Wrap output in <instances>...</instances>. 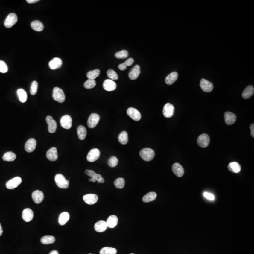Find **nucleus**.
Returning <instances> with one entry per match:
<instances>
[{
	"mask_svg": "<svg viewBox=\"0 0 254 254\" xmlns=\"http://www.w3.org/2000/svg\"><path fill=\"white\" fill-rule=\"evenodd\" d=\"M139 154L143 160L146 162H149L154 158L155 153L152 149L144 148L140 151Z\"/></svg>",
	"mask_w": 254,
	"mask_h": 254,
	"instance_id": "obj_1",
	"label": "nucleus"
},
{
	"mask_svg": "<svg viewBox=\"0 0 254 254\" xmlns=\"http://www.w3.org/2000/svg\"><path fill=\"white\" fill-rule=\"evenodd\" d=\"M55 182L58 187L61 189H67L69 185V182L66 180L63 175L58 174L55 177Z\"/></svg>",
	"mask_w": 254,
	"mask_h": 254,
	"instance_id": "obj_2",
	"label": "nucleus"
},
{
	"mask_svg": "<svg viewBox=\"0 0 254 254\" xmlns=\"http://www.w3.org/2000/svg\"><path fill=\"white\" fill-rule=\"evenodd\" d=\"M85 173L88 176L91 177V178L89 180V182H92L93 183H95L97 181L98 183H102V184L105 182V180L103 178L101 175L96 174L92 170L87 169L85 171Z\"/></svg>",
	"mask_w": 254,
	"mask_h": 254,
	"instance_id": "obj_3",
	"label": "nucleus"
},
{
	"mask_svg": "<svg viewBox=\"0 0 254 254\" xmlns=\"http://www.w3.org/2000/svg\"><path fill=\"white\" fill-rule=\"evenodd\" d=\"M52 97L55 101L60 103L64 102L66 99V97L63 90L58 87H55L53 89Z\"/></svg>",
	"mask_w": 254,
	"mask_h": 254,
	"instance_id": "obj_4",
	"label": "nucleus"
},
{
	"mask_svg": "<svg viewBox=\"0 0 254 254\" xmlns=\"http://www.w3.org/2000/svg\"><path fill=\"white\" fill-rule=\"evenodd\" d=\"M18 19V16L16 14L13 13L10 14L5 20L4 23L5 27L8 28H12L14 25L17 23Z\"/></svg>",
	"mask_w": 254,
	"mask_h": 254,
	"instance_id": "obj_5",
	"label": "nucleus"
},
{
	"mask_svg": "<svg viewBox=\"0 0 254 254\" xmlns=\"http://www.w3.org/2000/svg\"><path fill=\"white\" fill-rule=\"evenodd\" d=\"M210 142V138L209 136L206 134H203L200 135L197 139L198 145L202 148L208 147Z\"/></svg>",
	"mask_w": 254,
	"mask_h": 254,
	"instance_id": "obj_6",
	"label": "nucleus"
},
{
	"mask_svg": "<svg viewBox=\"0 0 254 254\" xmlns=\"http://www.w3.org/2000/svg\"><path fill=\"white\" fill-rule=\"evenodd\" d=\"M22 181L21 177H17L7 182L6 184V186L8 189H14L21 184Z\"/></svg>",
	"mask_w": 254,
	"mask_h": 254,
	"instance_id": "obj_7",
	"label": "nucleus"
},
{
	"mask_svg": "<svg viewBox=\"0 0 254 254\" xmlns=\"http://www.w3.org/2000/svg\"><path fill=\"white\" fill-rule=\"evenodd\" d=\"M100 118L99 115L97 113H92V115L89 116L87 122V124L89 127L91 129L95 128L98 124Z\"/></svg>",
	"mask_w": 254,
	"mask_h": 254,
	"instance_id": "obj_8",
	"label": "nucleus"
},
{
	"mask_svg": "<svg viewBox=\"0 0 254 254\" xmlns=\"http://www.w3.org/2000/svg\"><path fill=\"white\" fill-rule=\"evenodd\" d=\"M100 152L98 149L94 148L91 150L87 155V161L89 162H94L99 158Z\"/></svg>",
	"mask_w": 254,
	"mask_h": 254,
	"instance_id": "obj_9",
	"label": "nucleus"
},
{
	"mask_svg": "<svg viewBox=\"0 0 254 254\" xmlns=\"http://www.w3.org/2000/svg\"><path fill=\"white\" fill-rule=\"evenodd\" d=\"M200 87L203 92L207 93L210 92L214 88L212 83L204 79L200 80Z\"/></svg>",
	"mask_w": 254,
	"mask_h": 254,
	"instance_id": "obj_10",
	"label": "nucleus"
},
{
	"mask_svg": "<svg viewBox=\"0 0 254 254\" xmlns=\"http://www.w3.org/2000/svg\"><path fill=\"white\" fill-rule=\"evenodd\" d=\"M60 124L62 128L68 130L72 125V119L69 115H65L62 117L60 120Z\"/></svg>",
	"mask_w": 254,
	"mask_h": 254,
	"instance_id": "obj_11",
	"label": "nucleus"
},
{
	"mask_svg": "<svg viewBox=\"0 0 254 254\" xmlns=\"http://www.w3.org/2000/svg\"><path fill=\"white\" fill-rule=\"evenodd\" d=\"M127 113L129 116L135 121H139L141 118V113L137 109L133 107L129 108L127 111Z\"/></svg>",
	"mask_w": 254,
	"mask_h": 254,
	"instance_id": "obj_12",
	"label": "nucleus"
},
{
	"mask_svg": "<svg viewBox=\"0 0 254 254\" xmlns=\"http://www.w3.org/2000/svg\"><path fill=\"white\" fill-rule=\"evenodd\" d=\"M174 107L171 103H167L163 109V114L166 118H171L173 115Z\"/></svg>",
	"mask_w": 254,
	"mask_h": 254,
	"instance_id": "obj_13",
	"label": "nucleus"
},
{
	"mask_svg": "<svg viewBox=\"0 0 254 254\" xmlns=\"http://www.w3.org/2000/svg\"><path fill=\"white\" fill-rule=\"evenodd\" d=\"M46 122L48 125V132L50 133H54L56 131L57 124L56 121L53 120L52 117L48 116L46 117Z\"/></svg>",
	"mask_w": 254,
	"mask_h": 254,
	"instance_id": "obj_14",
	"label": "nucleus"
},
{
	"mask_svg": "<svg viewBox=\"0 0 254 254\" xmlns=\"http://www.w3.org/2000/svg\"><path fill=\"white\" fill-rule=\"evenodd\" d=\"M98 199V196L95 194H88L85 195L83 197L84 201L89 205L94 204L97 203Z\"/></svg>",
	"mask_w": 254,
	"mask_h": 254,
	"instance_id": "obj_15",
	"label": "nucleus"
},
{
	"mask_svg": "<svg viewBox=\"0 0 254 254\" xmlns=\"http://www.w3.org/2000/svg\"><path fill=\"white\" fill-rule=\"evenodd\" d=\"M104 89L108 92L113 91L116 89L117 85L115 81L110 79H107L104 81Z\"/></svg>",
	"mask_w": 254,
	"mask_h": 254,
	"instance_id": "obj_16",
	"label": "nucleus"
},
{
	"mask_svg": "<svg viewBox=\"0 0 254 254\" xmlns=\"http://www.w3.org/2000/svg\"><path fill=\"white\" fill-rule=\"evenodd\" d=\"M224 121L227 124L231 125L235 122L236 116L232 112H226L224 113Z\"/></svg>",
	"mask_w": 254,
	"mask_h": 254,
	"instance_id": "obj_17",
	"label": "nucleus"
},
{
	"mask_svg": "<svg viewBox=\"0 0 254 254\" xmlns=\"http://www.w3.org/2000/svg\"><path fill=\"white\" fill-rule=\"evenodd\" d=\"M37 142L34 139H30L28 140L25 144V151L28 153L33 152L36 147Z\"/></svg>",
	"mask_w": 254,
	"mask_h": 254,
	"instance_id": "obj_18",
	"label": "nucleus"
},
{
	"mask_svg": "<svg viewBox=\"0 0 254 254\" xmlns=\"http://www.w3.org/2000/svg\"><path fill=\"white\" fill-rule=\"evenodd\" d=\"M34 212L29 208L25 209L22 212V218L26 222H29L33 219Z\"/></svg>",
	"mask_w": 254,
	"mask_h": 254,
	"instance_id": "obj_19",
	"label": "nucleus"
},
{
	"mask_svg": "<svg viewBox=\"0 0 254 254\" xmlns=\"http://www.w3.org/2000/svg\"><path fill=\"white\" fill-rule=\"evenodd\" d=\"M47 158L50 161L54 162L58 159L57 149L56 147H52L47 152Z\"/></svg>",
	"mask_w": 254,
	"mask_h": 254,
	"instance_id": "obj_20",
	"label": "nucleus"
},
{
	"mask_svg": "<svg viewBox=\"0 0 254 254\" xmlns=\"http://www.w3.org/2000/svg\"><path fill=\"white\" fill-rule=\"evenodd\" d=\"M32 197L34 203L36 204H40L44 199L43 193L39 190L34 191L33 193H32Z\"/></svg>",
	"mask_w": 254,
	"mask_h": 254,
	"instance_id": "obj_21",
	"label": "nucleus"
},
{
	"mask_svg": "<svg viewBox=\"0 0 254 254\" xmlns=\"http://www.w3.org/2000/svg\"><path fill=\"white\" fill-rule=\"evenodd\" d=\"M173 173L178 177H182L184 174V169L183 167L178 163H175L172 167Z\"/></svg>",
	"mask_w": 254,
	"mask_h": 254,
	"instance_id": "obj_22",
	"label": "nucleus"
},
{
	"mask_svg": "<svg viewBox=\"0 0 254 254\" xmlns=\"http://www.w3.org/2000/svg\"><path fill=\"white\" fill-rule=\"evenodd\" d=\"M140 74V68L139 66L136 65L130 72L129 74V78L130 79L134 80L139 77Z\"/></svg>",
	"mask_w": 254,
	"mask_h": 254,
	"instance_id": "obj_23",
	"label": "nucleus"
},
{
	"mask_svg": "<svg viewBox=\"0 0 254 254\" xmlns=\"http://www.w3.org/2000/svg\"><path fill=\"white\" fill-rule=\"evenodd\" d=\"M62 60L60 58L55 57L49 62L48 66L51 69L55 70L60 68L62 66Z\"/></svg>",
	"mask_w": 254,
	"mask_h": 254,
	"instance_id": "obj_24",
	"label": "nucleus"
},
{
	"mask_svg": "<svg viewBox=\"0 0 254 254\" xmlns=\"http://www.w3.org/2000/svg\"><path fill=\"white\" fill-rule=\"evenodd\" d=\"M107 225L106 221H99L97 222L94 226L95 231L98 232H105L107 228Z\"/></svg>",
	"mask_w": 254,
	"mask_h": 254,
	"instance_id": "obj_25",
	"label": "nucleus"
},
{
	"mask_svg": "<svg viewBox=\"0 0 254 254\" xmlns=\"http://www.w3.org/2000/svg\"><path fill=\"white\" fill-rule=\"evenodd\" d=\"M178 78V73L176 72H173L168 75L165 79V83L168 85H171L174 83Z\"/></svg>",
	"mask_w": 254,
	"mask_h": 254,
	"instance_id": "obj_26",
	"label": "nucleus"
},
{
	"mask_svg": "<svg viewBox=\"0 0 254 254\" xmlns=\"http://www.w3.org/2000/svg\"><path fill=\"white\" fill-rule=\"evenodd\" d=\"M106 222L108 227L110 228H113L118 224V218L115 215H111L108 218Z\"/></svg>",
	"mask_w": 254,
	"mask_h": 254,
	"instance_id": "obj_27",
	"label": "nucleus"
},
{
	"mask_svg": "<svg viewBox=\"0 0 254 254\" xmlns=\"http://www.w3.org/2000/svg\"><path fill=\"white\" fill-rule=\"evenodd\" d=\"M254 93V87L251 85L247 86L245 89H244L242 94V97L244 99H249Z\"/></svg>",
	"mask_w": 254,
	"mask_h": 254,
	"instance_id": "obj_28",
	"label": "nucleus"
},
{
	"mask_svg": "<svg viewBox=\"0 0 254 254\" xmlns=\"http://www.w3.org/2000/svg\"><path fill=\"white\" fill-rule=\"evenodd\" d=\"M70 219V215L67 212H64L60 215L58 223L61 226H64Z\"/></svg>",
	"mask_w": 254,
	"mask_h": 254,
	"instance_id": "obj_29",
	"label": "nucleus"
},
{
	"mask_svg": "<svg viewBox=\"0 0 254 254\" xmlns=\"http://www.w3.org/2000/svg\"><path fill=\"white\" fill-rule=\"evenodd\" d=\"M228 168L230 171L234 173H239L241 171V166L237 162L230 163L228 166Z\"/></svg>",
	"mask_w": 254,
	"mask_h": 254,
	"instance_id": "obj_30",
	"label": "nucleus"
},
{
	"mask_svg": "<svg viewBox=\"0 0 254 254\" xmlns=\"http://www.w3.org/2000/svg\"><path fill=\"white\" fill-rule=\"evenodd\" d=\"M32 28L37 32H41L44 29V25L42 22L38 20H35L31 23Z\"/></svg>",
	"mask_w": 254,
	"mask_h": 254,
	"instance_id": "obj_31",
	"label": "nucleus"
},
{
	"mask_svg": "<svg viewBox=\"0 0 254 254\" xmlns=\"http://www.w3.org/2000/svg\"><path fill=\"white\" fill-rule=\"evenodd\" d=\"M77 134L78 137L81 140L85 139L87 135V130L83 126L80 125L77 129Z\"/></svg>",
	"mask_w": 254,
	"mask_h": 254,
	"instance_id": "obj_32",
	"label": "nucleus"
},
{
	"mask_svg": "<svg viewBox=\"0 0 254 254\" xmlns=\"http://www.w3.org/2000/svg\"><path fill=\"white\" fill-rule=\"evenodd\" d=\"M157 194L155 192H150L143 197V201L145 203H149L155 200Z\"/></svg>",
	"mask_w": 254,
	"mask_h": 254,
	"instance_id": "obj_33",
	"label": "nucleus"
},
{
	"mask_svg": "<svg viewBox=\"0 0 254 254\" xmlns=\"http://www.w3.org/2000/svg\"><path fill=\"white\" fill-rule=\"evenodd\" d=\"M118 140L121 144H127L129 141L128 133L125 131H122L118 136Z\"/></svg>",
	"mask_w": 254,
	"mask_h": 254,
	"instance_id": "obj_34",
	"label": "nucleus"
},
{
	"mask_svg": "<svg viewBox=\"0 0 254 254\" xmlns=\"http://www.w3.org/2000/svg\"><path fill=\"white\" fill-rule=\"evenodd\" d=\"M17 94L21 102L25 103L26 102L28 98V95L25 90L22 89H19L17 90Z\"/></svg>",
	"mask_w": 254,
	"mask_h": 254,
	"instance_id": "obj_35",
	"label": "nucleus"
},
{
	"mask_svg": "<svg viewBox=\"0 0 254 254\" xmlns=\"http://www.w3.org/2000/svg\"><path fill=\"white\" fill-rule=\"evenodd\" d=\"M16 155L12 152H8L4 153L2 157V159L7 162H13L16 159Z\"/></svg>",
	"mask_w": 254,
	"mask_h": 254,
	"instance_id": "obj_36",
	"label": "nucleus"
},
{
	"mask_svg": "<svg viewBox=\"0 0 254 254\" xmlns=\"http://www.w3.org/2000/svg\"><path fill=\"white\" fill-rule=\"evenodd\" d=\"M55 240V238L53 236L46 235L44 236L41 238V241L42 244L47 245L54 243Z\"/></svg>",
	"mask_w": 254,
	"mask_h": 254,
	"instance_id": "obj_37",
	"label": "nucleus"
},
{
	"mask_svg": "<svg viewBox=\"0 0 254 254\" xmlns=\"http://www.w3.org/2000/svg\"><path fill=\"white\" fill-rule=\"evenodd\" d=\"M134 62V60L132 58H130L127 60L124 63L120 64L118 66V68L121 71H124L126 69L127 66H131Z\"/></svg>",
	"mask_w": 254,
	"mask_h": 254,
	"instance_id": "obj_38",
	"label": "nucleus"
},
{
	"mask_svg": "<svg viewBox=\"0 0 254 254\" xmlns=\"http://www.w3.org/2000/svg\"><path fill=\"white\" fill-rule=\"evenodd\" d=\"M116 249L109 247H103L100 251V254H116Z\"/></svg>",
	"mask_w": 254,
	"mask_h": 254,
	"instance_id": "obj_39",
	"label": "nucleus"
},
{
	"mask_svg": "<svg viewBox=\"0 0 254 254\" xmlns=\"http://www.w3.org/2000/svg\"><path fill=\"white\" fill-rule=\"evenodd\" d=\"M100 74V71L99 69H95L88 72L87 77L89 79L95 80L96 78L99 76Z\"/></svg>",
	"mask_w": 254,
	"mask_h": 254,
	"instance_id": "obj_40",
	"label": "nucleus"
},
{
	"mask_svg": "<svg viewBox=\"0 0 254 254\" xmlns=\"http://www.w3.org/2000/svg\"><path fill=\"white\" fill-rule=\"evenodd\" d=\"M114 184H115V186L117 188L121 189H122V188H124V178H121V177L117 178V179H116L115 180V182H114Z\"/></svg>",
	"mask_w": 254,
	"mask_h": 254,
	"instance_id": "obj_41",
	"label": "nucleus"
},
{
	"mask_svg": "<svg viewBox=\"0 0 254 254\" xmlns=\"http://www.w3.org/2000/svg\"><path fill=\"white\" fill-rule=\"evenodd\" d=\"M96 82L95 80L88 79L84 84V87L87 89H91L96 86Z\"/></svg>",
	"mask_w": 254,
	"mask_h": 254,
	"instance_id": "obj_42",
	"label": "nucleus"
},
{
	"mask_svg": "<svg viewBox=\"0 0 254 254\" xmlns=\"http://www.w3.org/2000/svg\"><path fill=\"white\" fill-rule=\"evenodd\" d=\"M115 56L117 58L119 59H124L129 56V53L126 50H122L117 52L115 54Z\"/></svg>",
	"mask_w": 254,
	"mask_h": 254,
	"instance_id": "obj_43",
	"label": "nucleus"
},
{
	"mask_svg": "<svg viewBox=\"0 0 254 254\" xmlns=\"http://www.w3.org/2000/svg\"><path fill=\"white\" fill-rule=\"evenodd\" d=\"M107 75L112 80H117L118 79V75L115 71L112 69L108 70L107 71Z\"/></svg>",
	"mask_w": 254,
	"mask_h": 254,
	"instance_id": "obj_44",
	"label": "nucleus"
},
{
	"mask_svg": "<svg viewBox=\"0 0 254 254\" xmlns=\"http://www.w3.org/2000/svg\"><path fill=\"white\" fill-rule=\"evenodd\" d=\"M118 160L116 157L112 156L109 159L108 161V164L110 167L114 168L117 165Z\"/></svg>",
	"mask_w": 254,
	"mask_h": 254,
	"instance_id": "obj_45",
	"label": "nucleus"
},
{
	"mask_svg": "<svg viewBox=\"0 0 254 254\" xmlns=\"http://www.w3.org/2000/svg\"><path fill=\"white\" fill-rule=\"evenodd\" d=\"M38 84L36 81H34L32 83L31 88H30V94L32 95H35L37 92Z\"/></svg>",
	"mask_w": 254,
	"mask_h": 254,
	"instance_id": "obj_46",
	"label": "nucleus"
},
{
	"mask_svg": "<svg viewBox=\"0 0 254 254\" xmlns=\"http://www.w3.org/2000/svg\"><path fill=\"white\" fill-rule=\"evenodd\" d=\"M8 67L7 64L3 61L0 60V72L1 73H7Z\"/></svg>",
	"mask_w": 254,
	"mask_h": 254,
	"instance_id": "obj_47",
	"label": "nucleus"
},
{
	"mask_svg": "<svg viewBox=\"0 0 254 254\" xmlns=\"http://www.w3.org/2000/svg\"><path fill=\"white\" fill-rule=\"evenodd\" d=\"M203 196L208 200H214L215 199V196L213 194L208 192H204L203 193Z\"/></svg>",
	"mask_w": 254,
	"mask_h": 254,
	"instance_id": "obj_48",
	"label": "nucleus"
},
{
	"mask_svg": "<svg viewBox=\"0 0 254 254\" xmlns=\"http://www.w3.org/2000/svg\"><path fill=\"white\" fill-rule=\"evenodd\" d=\"M250 129L251 130V136L254 138V123H252L250 126Z\"/></svg>",
	"mask_w": 254,
	"mask_h": 254,
	"instance_id": "obj_49",
	"label": "nucleus"
},
{
	"mask_svg": "<svg viewBox=\"0 0 254 254\" xmlns=\"http://www.w3.org/2000/svg\"><path fill=\"white\" fill-rule=\"evenodd\" d=\"M39 1V0H27V2L28 4H33Z\"/></svg>",
	"mask_w": 254,
	"mask_h": 254,
	"instance_id": "obj_50",
	"label": "nucleus"
},
{
	"mask_svg": "<svg viewBox=\"0 0 254 254\" xmlns=\"http://www.w3.org/2000/svg\"><path fill=\"white\" fill-rule=\"evenodd\" d=\"M49 254H59V253H58V251L56 250H54L51 251Z\"/></svg>",
	"mask_w": 254,
	"mask_h": 254,
	"instance_id": "obj_51",
	"label": "nucleus"
},
{
	"mask_svg": "<svg viewBox=\"0 0 254 254\" xmlns=\"http://www.w3.org/2000/svg\"><path fill=\"white\" fill-rule=\"evenodd\" d=\"M2 233H3V229H2L1 224L0 223V236L2 235Z\"/></svg>",
	"mask_w": 254,
	"mask_h": 254,
	"instance_id": "obj_52",
	"label": "nucleus"
},
{
	"mask_svg": "<svg viewBox=\"0 0 254 254\" xmlns=\"http://www.w3.org/2000/svg\"><path fill=\"white\" fill-rule=\"evenodd\" d=\"M133 254V253H132V254Z\"/></svg>",
	"mask_w": 254,
	"mask_h": 254,
	"instance_id": "obj_53",
	"label": "nucleus"
},
{
	"mask_svg": "<svg viewBox=\"0 0 254 254\" xmlns=\"http://www.w3.org/2000/svg\"></svg>",
	"mask_w": 254,
	"mask_h": 254,
	"instance_id": "obj_54",
	"label": "nucleus"
}]
</instances>
